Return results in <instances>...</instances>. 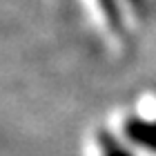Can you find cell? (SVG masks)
<instances>
[{
    "label": "cell",
    "instance_id": "cell-1",
    "mask_svg": "<svg viewBox=\"0 0 156 156\" xmlns=\"http://www.w3.org/2000/svg\"><path fill=\"white\" fill-rule=\"evenodd\" d=\"M125 136L134 145L145 147L150 152H156V120H145L140 116H129L123 123Z\"/></svg>",
    "mask_w": 156,
    "mask_h": 156
},
{
    "label": "cell",
    "instance_id": "cell-2",
    "mask_svg": "<svg viewBox=\"0 0 156 156\" xmlns=\"http://www.w3.org/2000/svg\"><path fill=\"white\" fill-rule=\"evenodd\" d=\"M98 5H101L103 16L107 18V25H109L116 34L123 36V34H125V25H123V16H120V9H118L116 0H98Z\"/></svg>",
    "mask_w": 156,
    "mask_h": 156
},
{
    "label": "cell",
    "instance_id": "cell-3",
    "mask_svg": "<svg viewBox=\"0 0 156 156\" xmlns=\"http://www.w3.org/2000/svg\"><path fill=\"white\" fill-rule=\"evenodd\" d=\"M98 145H101V156H134L127 147L118 143L116 136H112L109 132L98 134Z\"/></svg>",
    "mask_w": 156,
    "mask_h": 156
},
{
    "label": "cell",
    "instance_id": "cell-4",
    "mask_svg": "<svg viewBox=\"0 0 156 156\" xmlns=\"http://www.w3.org/2000/svg\"><path fill=\"white\" fill-rule=\"evenodd\" d=\"M127 2H129V5H132V7H134V9H136L138 13L143 11V7H145V0H127Z\"/></svg>",
    "mask_w": 156,
    "mask_h": 156
}]
</instances>
